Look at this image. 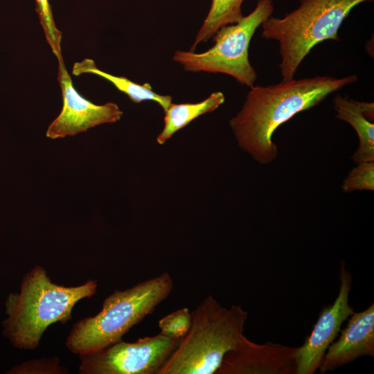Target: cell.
<instances>
[{
	"label": "cell",
	"mask_w": 374,
	"mask_h": 374,
	"mask_svg": "<svg viewBox=\"0 0 374 374\" xmlns=\"http://www.w3.org/2000/svg\"><path fill=\"white\" fill-rule=\"evenodd\" d=\"M357 80L356 75L341 78L318 75L267 86L253 85L240 111L229 121L239 146L259 163H271L277 156L272 136L280 125Z\"/></svg>",
	"instance_id": "6da1fadb"
},
{
	"label": "cell",
	"mask_w": 374,
	"mask_h": 374,
	"mask_svg": "<svg viewBox=\"0 0 374 374\" xmlns=\"http://www.w3.org/2000/svg\"><path fill=\"white\" fill-rule=\"evenodd\" d=\"M97 286L94 280L76 287L57 285L43 267L35 266L24 276L20 292L10 294L6 299L4 336L17 348L35 349L45 330L70 320L76 303L91 297Z\"/></svg>",
	"instance_id": "7a4b0ae2"
},
{
	"label": "cell",
	"mask_w": 374,
	"mask_h": 374,
	"mask_svg": "<svg viewBox=\"0 0 374 374\" xmlns=\"http://www.w3.org/2000/svg\"><path fill=\"white\" fill-rule=\"evenodd\" d=\"M191 323L157 374H213L224 355L249 339L248 312L240 305L222 307L211 295L190 312Z\"/></svg>",
	"instance_id": "3957f363"
},
{
	"label": "cell",
	"mask_w": 374,
	"mask_h": 374,
	"mask_svg": "<svg viewBox=\"0 0 374 374\" xmlns=\"http://www.w3.org/2000/svg\"><path fill=\"white\" fill-rule=\"evenodd\" d=\"M172 288V278L164 271L125 290H115L104 300L96 315L73 325L66 341V347L80 355L116 343L134 325L152 313Z\"/></svg>",
	"instance_id": "277c9868"
},
{
	"label": "cell",
	"mask_w": 374,
	"mask_h": 374,
	"mask_svg": "<svg viewBox=\"0 0 374 374\" xmlns=\"http://www.w3.org/2000/svg\"><path fill=\"white\" fill-rule=\"evenodd\" d=\"M297 8L283 17H269L262 37L279 43L282 82L294 79L304 58L319 43L339 41L338 30L357 5L373 0H299Z\"/></svg>",
	"instance_id": "5b68a950"
},
{
	"label": "cell",
	"mask_w": 374,
	"mask_h": 374,
	"mask_svg": "<svg viewBox=\"0 0 374 374\" xmlns=\"http://www.w3.org/2000/svg\"><path fill=\"white\" fill-rule=\"evenodd\" d=\"M273 0H258L253 10L237 23L220 28L213 35L214 45L203 53L177 51L172 59L190 72L221 73L248 87L257 73L249 59V48L256 29L274 12Z\"/></svg>",
	"instance_id": "8992f818"
},
{
	"label": "cell",
	"mask_w": 374,
	"mask_h": 374,
	"mask_svg": "<svg viewBox=\"0 0 374 374\" xmlns=\"http://www.w3.org/2000/svg\"><path fill=\"white\" fill-rule=\"evenodd\" d=\"M181 339L161 332L135 342L121 340L97 352L80 355L81 374H157Z\"/></svg>",
	"instance_id": "52a82bcc"
},
{
	"label": "cell",
	"mask_w": 374,
	"mask_h": 374,
	"mask_svg": "<svg viewBox=\"0 0 374 374\" xmlns=\"http://www.w3.org/2000/svg\"><path fill=\"white\" fill-rule=\"evenodd\" d=\"M58 60L57 80L63 105L58 116L48 126L46 136L55 139L74 136L95 126L119 121L123 112L114 103L96 105L82 96L74 88L63 57Z\"/></svg>",
	"instance_id": "ba28073f"
},
{
	"label": "cell",
	"mask_w": 374,
	"mask_h": 374,
	"mask_svg": "<svg viewBox=\"0 0 374 374\" xmlns=\"http://www.w3.org/2000/svg\"><path fill=\"white\" fill-rule=\"evenodd\" d=\"M340 282L339 292L334 303L321 311L310 335L299 347L296 374H313L319 368L327 349L341 331L342 323L354 312L348 303L351 274L344 262L341 265Z\"/></svg>",
	"instance_id": "9c48e42d"
},
{
	"label": "cell",
	"mask_w": 374,
	"mask_h": 374,
	"mask_svg": "<svg viewBox=\"0 0 374 374\" xmlns=\"http://www.w3.org/2000/svg\"><path fill=\"white\" fill-rule=\"evenodd\" d=\"M298 349L269 341L258 344L249 339L224 355L215 374H296Z\"/></svg>",
	"instance_id": "30bf717a"
},
{
	"label": "cell",
	"mask_w": 374,
	"mask_h": 374,
	"mask_svg": "<svg viewBox=\"0 0 374 374\" xmlns=\"http://www.w3.org/2000/svg\"><path fill=\"white\" fill-rule=\"evenodd\" d=\"M338 340L327 349L319 368L325 373L362 356H374V304L353 312Z\"/></svg>",
	"instance_id": "8fae6325"
},
{
	"label": "cell",
	"mask_w": 374,
	"mask_h": 374,
	"mask_svg": "<svg viewBox=\"0 0 374 374\" xmlns=\"http://www.w3.org/2000/svg\"><path fill=\"white\" fill-rule=\"evenodd\" d=\"M336 118L350 124L359 138V147L352 156L355 163L374 161V103L357 101L347 96L333 98Z\"/></svg>",
	"instance_id": "7c38bea8"
},
{
	"label": "cell",
	"mask_w": 374,
	"mask_h": 374,
	"mask_svg": "<svg viewBox=\"0 0 374 374\" xmlns=\"http://www.w3.org/2000/svg\"><path fill=\"white\" fill-rule=\"evenodd\" d=\"M71 72L75 76L89 73L105 78L118 91L126 94L134 103H140L145 100L155 101L165 112L172 103V96L155 93L149 83L140 84L126 77L116 76L103 71L99 69L96 66L94 60L90 58H85L80 62H75Z\"/></svg>",
	"instance_id": "4fadbf2b"
},
{
	"label": "cell",
	"mask_w": 374,
	"mask_h": 374,
	"mask_svg": "<svg viewBox=\"0 0 374 374\" xmlns=\"http://www.w3.org/2000/svg\"><path fill=\"white\" fill-rule=\"evenodd\" d=\"M224 100L223 93L215 91L201 102L181 104L171 103L164 112V126L157 137L158 143L163 144L176 132L199 116L214 111L223 104Z\"/></svg>",
	"instance_id": "5bb4252c"
},
{
	"label": "cell",
	"mask_w": 374,
	"mask_h": 374,
	"mask_svg": "<svg viewBox=\"0 0 374 374\" xmlns=\"http://www.w3.org/2000/svg\"><path fill=\"white\" fill-rule=\"evenodd\" d=\"M244 0H211L209 11L196 35L190 51H194L201 42L212 38L222 26L238 22L242 17Z\"/></svg>",
	"instance_id": "9a60e30c"
},
{
	"label": "cell",
	"mask_w": 374,
	"mask_h": 374,
	"mask_svg": "<svg viewBox=\"0 0 374 374\" xmlns=\"http://www.w3.org/2000/svg\"><path fill=\"white\" fill-rule=\"evenodd\" d=\"M35 10L38 15L40 24L44 32L46 39L53 53L57 57L62 56V32L55 26L51 8L48 0H35Z\"/></svg>",
	"instance_id": "2e32d148"
},
{
	"label": "cell",
	"mask_w": 374,
	"mask_h": 374,
	"mask_svg": "<svg viewBox=\"0 0 374 374\" xmlns=\"http://www.w3.org/2000/svg\"><path fill=\"white\" fill-rule=\"evenodd\" d=\"M357 164L343 181L341 188L344 193L357 190H374V161Z\"/></svg>",
	"instance_id": "e0dca14e"
},
{
	"label": "cell",
	"mask_w": 374,
	"mask_h": 374,
	"mask_svg": "<svg viewBox=\"0 0 374 374\" xmlns=\"http://www.w3.org/2000/svg\"><path fill=\"white\" fill-rule=\"evenodd\" d=\"M191 323L190 312L182 308L161 318L158 323L161 333L172 338L184 337Z\"/></svg>",
	"instance_id": "ac0fdd59"
}]
</instances>
